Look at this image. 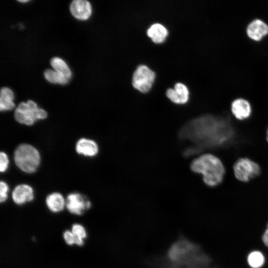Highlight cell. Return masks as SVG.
<instances>
[{"label":"cell","instance_id":"2","mask_svg":"<svg viewBox=\"0 0 268 268\" xmlns=\"http://www.w3.org/2000/svg\"><path fill=\"white\" fill-rule=\"evenodd\" d=\"M13 158L17 167L28 174L35 172L41 162L38 150L28 143H21L18 145L14 150Z\"/></svg>","mask_w":268,"mask_h":268},{"label":"cell","instance_id":"12","mask_svg":"<svg viewBox=\"0 0 268 268\" xmlns=\"http://www.w3.org/2000/svg\"><path fill=\"white\" fill-rule=\"evenodd\" d=\"M72 15L82 20L87 19L91 14V7L89 1L85 0H74L70 5Z\"/></svg>","mask_w":268,"mask_h":268},{"label":"cell","instance_id":"1","mask_svg":"<svg viewBox=\"0 0 268 268\" xmlns=\"http://www.w3.org/2000/svg\"><path fill=\"white\" fill-rule=\"evenodd\" d=\"M191 171L202 176L203 183L214 187L223 181L225 168L221 160L216 156L205 153L195 157L190 164Z\"/></svg>","mask_w":268,"mask_h":268},{"label":"cell","instance_id":"13","mask_svg":"<svg viewBox=\"0 0 268 268\" xmlns=\"http://www.w3.org/2000/svg\"><path fill=\"white\" fill-rule=\"evenodd\" d=\"M45 204L48 209L53 213H58L66 208V199L59 192H53L48 195L45 199Z\"/></svg>","mask_w":268,"mask_h":268},{"label":"cell","instance_id":"15","mask_svg":"<svg viewBox=\"0 0 268 268\" xmlns=\"http://www.w3.org/2000/svg\"><path fill=\"white\" fill-rule=\"evenodd\" d=\"M14 95L13 92L7 87H2L0 90V110L9 111L15 107L13 102Z\"/></svg>","mask_w":268,"mask_h":268},{"label":"cell","instance_id":"17","mask_svg":"<svg viewBox=\"0 0 268 268\" xmlns=\"http://www.w3.org/2000/svg\"><path fill=\"white\" fill-rule=\"evenodd\" d=\"M265 257L260 251L251 252L247 258L248 264L251 268H261L265 263Z\"/></svg>","mask_w":268,"mask_h":268},{"label":"cell","instance_id":"11","mask_svg":"<svg viewBox=\"0 0 268 268\" xmlns=\"http://www.w3.org/2000/svg\"><path fill=\"white\" fill-rule=\"evenodd\" d=\"M75 150L78 154L92 157L98 154L99 147L94 140L83 137L79 139L76 142Z\"/></svg>","mask_w":268,"mask_h":268},{"label":"cell","instance_id":"7","mask_svg":"<svg viewBox=\"0 0 268 268\" xmlns=\"http://www.w3.org/2000/svg\"><path fill=\"white\" fill-rule=\"evenodd\" d=\"M231 111L237 120H245L251 115L252 106L250 102L246 98L238 97L234 99L231 102Z\"/></svg>","mask_w":268,"mask_h":268},{"label":"cell","instance_id":"20","mask_svg":"<svg viewBox=\"0 0 268 268\" xmlns=\"http://www.w3.org/2000/svg\"><path fill=\"white\" fill-rule=\"evenodd\" d=\"M63 238L65 243L68 246L76 245V239L70 229H66L63 233Z\"/></svg>","mask_w":268,"mask_h":268},{"label":"cell","instance_id":"8","mask_svg":"<svg viewBox=\"0 0 268 268\" xmlns=\"http://www.w3.org/2000/svg\"><path fill=\"white\" fill-rule=\"evenodd\" d=\"M11 196L15 204L22 205L33 201L34 199V190L28 184H19L13 190Z\"/></svg>","mask_w":268,"mask_h":268},{"label":"cell","instance_id":"21","mask_svg":"<svg viewBox=\"0 0 268 268\" xmlns=\"http://www.w3.org/2000/svg\"><path fill=\"white\" fill-rule=\"evenodd\" d=\"M9 187L4 181L0 182V202H4L7 199Z\"/></svg>","mask_w":268,"mask_h":268},{"label":"cell","instance_id":"3","mask_svg":"<svg viewBox=\"0 0 268 268\" xmlns=\"http://www.w3.org/2000/svg\"><path fill=\"white\" fill-rule=\"evenodd\" d=\"M14 117L18 123L30 126L37 121L45 119L47 117V113L44 109L38 108L35 102L29 100L26 102H22L18 104L15 110Z\"/></svg>","mask_w":268,"mask_h":268},{"label":"cell","instance_id":"24","mask_svg":"<svg viewBox=\"0 0 268 268\" xmlns=\"http://www.w3.org/2000/svg\"><path fill=\"white\" fill-rule=\"evenodd\" d=\"M267 140L268 142V129H267Z\"/></svg>","mask_w":268,"mask_h":268},{"label":"cell","instance_id":"4","mask_svg":"<svg viewBox=\"0 0 268 268\" xmlns=\"http://www.w3.org/2000/svg\"><path fill=\"white\" fill-rule=\"evenodd\" d=\"M233 170L235 177L239 181L247 183L261 173L259 165L248 158H240L234 163Z\"/></svg>","mask_w":268,"mask_h":268},{"label":"cell","instance_id":"22","mask_svg":"<svg viewBox=\"0 0 268 268\" xmlns=\"http://www.w3.org/2000/svg\"><path fill=\"white\" fill-rule=\"evenodd\" d=\"M9 159L7 155L3 151L0 153V171L1 173L5 172L8 169Z\"/></svg>","mask_w":268,"mask_h":268},{"label":"cell","instance_id":"5","mask_svg":"<svg viewBox=\"0 0 268 268\" xmlns=\"http://www.w3.org/2000/svg\"><path fill=\"white\" fill-rule=\"evenodd\" d=\"M155 78L153 70L144 65L138 66L134 71L132 77V85L139 91L145 93L152 87Z\"/></svg>","mask_w":268,"mask_h":268},{"label":"cell","instance_id":"19","mask_svg":"<svg viewBox=\"0 0 268 268\" xmlns=\"http://www.w3.org/2000/svg\"><path fill=\"white\" fill-rule=\"evenodd\" d=\"M44 74L46 80L52 83L64 85L67 83L68 80L62 74L50 69L45 70Z\"/></svg>","mask_w":268,"mask_h":268},{"label":"cell","instance_id":"9","mask_svg":"<svg viewBox=\"0 0 268 268\" xmlns=\"http://www.w3.org/2000/svg\"><path fill=\"white\" fill-rule=\"evenodd\" d=\"M247 36L255 41H259L268 34V24L260 18L251 21L246 27Z\"/></svg>","mask_w":268,"mask_h":268},{"label":"cell","instance_id":"14","mask_svg":"<svg viewBox=\"0 0 268 268\" xmlns=\"http://www.w3.org/2000/svg\"><path fill=\"white\" fill-rule=\"evenodd\" d=\"M168 34L167 28L162 24L156 23L152 24L147 30V34L155 43L163 42Z\"/></svg>","mask_w":268,"mask_h":268},{"label":"cell","instance_id":"18","mask_svg":"<svg viewBox=\"0 0 268 268\" xmlns=\"http://www.w3.org/2000/svg\"><path fill=\"white\" fill-rule=\"evenodd\" d=\"M76 239V246H82L87 238V232L85 227L79 223H74L70 228Z\"/></svg>","mask_w":268,"mask_h":268},{"label":"cell","instance_id":"25","mask_svg":"<svg viewBox=\"0 0 268 268\" xmlns=\"http://www.w3.org/2000/svg\"><path fill=\"white\" fill-rule=\"evenodd\" d=\"M18 1H19V2H25L28 1V0H18Z\"/></svg>","mask_w":268,"mask_h":268},{"label":"cell","instance_id":"23","mask_svg":"<svg viewBox=\"0 0 268 268\" xmlns=\"http://www.w3.org/2000/svg\"><path fill=\"white\" fill-rule=\"evenodd\" d=\"M262 241L264 245L268 248V223L267 225V228L263 233Z\"/></svg>","mask_w":268,"mask_h":268},{"label":"cell","instance_id":"6","mask_svg":"<svg viewBox=\"0 0 268 268\" xmlns=\"http://www.w3.org/2000/svg\"><path fill=\"white\" fill-rule=\"evenodd\" d=\"M66 208L75 215H82L91 207V201L83 195L77 192L69 194L66 199Z\"/></svg>","mask_w":268,"mask_h":268},{"label":"cell","instance_id":"16","mask_svg":"<svg viewBox=\"0 0 268 268\" xmlns=\"http://www.w3.org/2000/svg\"><path fill=\"white\" fill-rule=\"evenodd\" d=\"M51 65L58 73L62 74L68 79L71 76V73L68 67L62 59L58 57H54L51 60Z\"/></svg>","mask_w":268,"mask_h":268},{"label":"cell","instance_id":"10","mask_svg":"<svg viewBox=\"0 0 268 268\" xmlns=\"http://www.w3.org/2000/svg\"><path fill=\"white\" fill-rule=\"evenodd\" d=\"M167 97L176 104H185L189 98V91L186 85L178 82L174 88H168L166 91Z\"/></svg>","mask_w":268,"mask_h":268}]
</instances>
